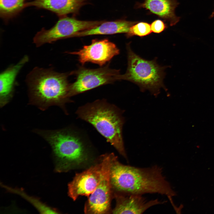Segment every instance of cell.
Masks as SVG:
<instances>
[{
    "mask_svg": "<svg viewBox=\"0 0 214 214\" xmlns=\"http://www.w3.org/2000/svg\"><path fill=\"white\" fill-rule=\"evenodd\" d=\"M152 31L151 25L145 22H138L130 28L129 32L126 34L128 38L133 36L143 37L149 35Z\"/></svg>",
    "mask_w": 214,
    "mask_h": 214,
    "instance_id": "ac0fdd59",
    "label": "cell"
},
{
    "mask_svg": "<svg viewBox=\"0 0 214 214\" xmlns=\"http://www.w3.org/2000/svg\"><path fill=\"white\" fill-rule=\"evenodd\" d=\"M102 171L101 160L82 172L76 174L68 185L69 196L74 201L81 196L89 197L99 184Z\"/></svg>",
    "mask_w": 214,
    "mask_h": 214,
    "instance_id": "30bf717a",
    "label": "cell"
},
{
    "mask_svg": "<svg viewBox=\"0 0 214 214\" xmlns=\"http://www.w3.org/2000/svg\"><path fill=\"white\" fill-rule=\"evenodd\" d=\"M112 154L102 157L101 179L97 187L89 196L84 212L86 214H105L110 209L112 187L110 177Z\"/></svg>",
    "mask_w": 214,
    "mask_h": 214,
    "instance_id": "52a82bcc",
    "label": "cell"
},
{
    "mask_svg": "<svg viewBox=\"0 0 214 214\" xmlns=\"http://www.w3.org/2000/svg\"><path fill=\"white\" fill-rule=\"evenodd\" d=\"M28 56L25 55L16 64L12 65L0 75V106L3 107L12 97L16 77L21 68L28 62Z\"/></svg>",
    "mask_w": 214,
    "mask_h": 214,
    "instance_id": "4fadbf2b",
    "label": "cell"
},
{
    "mask_svg": "<svg viewBox=\"0 0 214 214\" xmlns=\"http://www.w3.org/2000/svg\"><path fill=\"white\" fill-rule=\"evenodd\" d=\"M67 53L77 56L82 65L89 62L102 66L119 54V50L114 43L105 39L93 40L90 44L84 46L78 51Z\"/></svg>",
    "mask_w": 214,
    "mask_h": 214,
    "instance_id": "9c48e42d",
    "label": "cell"
},
{
    "mask_svg": "<svg viewBox=\"0 0 214 214\" xmlns=\"http://www.w3.org/2000/svg\"><path fill=\"white\" fill-rule=\"evenodd\" d=\"M128 66L126 73L119 74L117 80H126L137 85L142 91L147 90L155 95L160 89L166 88L163 81L165 67L159 65L155 60L148 61L135 54L129 44L127 45Z\"/></svg>",
    "mask_w": 214,
    "mask_h": 214,
    "instance_id": "5b68a950",
    "label": "cell"
},
{
    "mask_svg": "<svg viewBox=\"0 0 214 214\" xmlns=\"http://www.w3.org/2000/svg\"><path fill=\"white\" fill-rule=\"evenodd\" d=\"M76 80L70 84L69 96L71 97L117 80L119 70L108 66L95 69L81 67L75 72Z\"/></svg>",
    "mask_w": 214,
    "mask_h": 214,
    "instance_id": "ba28073f",
    "label": "cell"
},
{
    "mask_svg": "<svg viewBox=\"0 0 214 214\" xmlns=\"http://www.w3.org/2000/svg\"><path fill=\"white\" fill-rule=\"evenodd\" d=\"M25 0H0V15L8 19L17 15L25 7Z\"/></svg>",
    "mask_w": 214,
    "mask_h": 214,
    "instance_id": "2e32d148",
    "label": "cell"
},
{
    "mask_svg": "<svg viewBox=\"0 0 214 214\" xmlns=\"http://www.w3.org/2000/svg\"><path fill=\"white\" fill-rule=\"evenodd\" d=\"M214 16V10L212 13V14H211V15L210 16V18H212Z\"/></svg>",
    "mask_w": 214,
    "mask_h": 214,
    "instance_id": "ffe728a7",
    "label": "cell"
},
{
    "mask_svg": "<svg viewBox=\"0 0 214 214\" xmlns=\"http://www.w3.org/2000/svg\"><path fill=\"white\" fill-rule=\"evenodd\" d=\"M79 118L92 125L127 160L122 135L124 119L121 111L105 100H97L78 108Z\"/></svg>",
    "mask_w": 214,
    "mask_h": 214,
    "instance_id": "3957f363",
    "label": "cell"
},
{
    "mask_svg": "<svg viewBox=\"0 0 214 214\" xmlns=\"http://www.w3.org/2000/svg\"><path fill=\"white\" fill-rule=\"evenodd\" d=\"M152 32L156 33H160L167 28L166 24L162 20L157 19L153 21L151 24Z\"/></svg>",
    "mask_w": 214,
    "mask_h": 214,
    "instance_id": "d6986e66",
    "label": "cell"
},
{
    "mask_svg": "<svg viewBox=\"0 0 214 214\" xmlns=\"http://www.w3.org/2000/svg\"><path fill=\"white\" fill-rule=\"evenodd\" d=\"M110 177L112 188L117 193L141 195L157 193L166 196L171 201L176 195L161 167L155 165L140 168L125 165L112 153Z\"/></svg>",
    "mask_w": 214,
    "mask_h": 214,
    "instance_id": "6da1fadb",
    "label": "cell"
},
{
    "mask_svg": "<svg viewBox=\"0 0 214 214\" xmlns=\"http://www.w3.org/2000/svg\"><path fill=\"white\" fill-rule=\"evenodd\" d=\"M137 21H131L124 19L104 21L98 26L91 29L77 32L71 37H82L95 35L128 34L130 28Z\"/></svg>",
    "mask_w": 214,
    "mask_h": 214,
    "instance_id": "9a60e30c",
    "label": "cell"
},
{
    "mask_svg": "<svg viewBox=\"0 0 214 214\" xmlns=\"http://www.w3.org/2000/svg\"><path fill=\"white\" fill-rule=\"evenodd\" d=\"M69 75L56 72L52 68H34L26 78L29 104L42 111L58 106L66 112L65 105L70 101Z\"/></svg>",
    "mask_w": 214,
    "mask_h": 214,
    "instance_id": "7a4b0ae2",
    "label": "cell"
},
{
    "mask_svg": "<svg viewBox=\"0 0 214 214\" xmlns=\"http://www.w3.org/2000/svg\"><path fill=\"white\" fill-rule=\"evenodd\" d=\"M2 186L9 192L16 193L30 202L41 213H58L56 209L51 207L36 198L29 196L21 189L13 188L2 185Z\"/></svg>",
    "mask_w": 214,
    "mask_h": 214,
    "instance_id": "e0dca14e",
    "label": "cell"
},
{
    "mask_svg": "<svg viewBox=\"0 0 214 214\" xmlns=\"http://www.w3.org/2000/svg\"><path fill=\"white\" fill-rule=\"evenodd\" d=\"M88 0H31L25 7L33 6L49 10L60 17L78 13L81 8Z\"/></svg>",
    "mask_w": 214,
    "mask_h": 214,
    "instance_id": "7c38bea8",
    "label": "cell"
},
{
    "mask_svg": "<svg viewBox=\"0 0 214 214\" xmlns=\"http://www.w3.org/2000/svg\"><path fill=\"white\" fill-rule=\"evenodd\" d=\"M104 21H81L66 16L60 17L50 29H43L38 32L33 38V43L37 47H39L59 40L70 38L77 32L93 28Z\"/></svg>",
    "mask_w": 214,
    "mask_h": 214,
    "instance_id": "8992f818",
    "label": "cell"
},
{
    "mask_svg": "<svg viewBox=\"0 0 214 214\" xmlns=\"http://www.w3.org/2000/svg\"><path fill=\"white\" fill-rule=\"evenodd\" d=\"M116 204L112 210L114 214H142L150 207L166 202L158 199L147 200L142 195L116 193Z\"/></svg>",
    "mask_w": 214,
    "mask_h": 214,
    "instance_id": "8fae6325",
    "label": "cell"
},
{
    "mask_svg": "<svg viewBox=\"0 0 214 214\" xmlns=\"http://www.w3.org/2000/svg\"><path fill=\"white\" fill-rule=\"evenodd\" d=\"M179 3L176 0H144L142 3H138V8H144L153 14L169 22L171 26L175 25L180 17L175 13V8Z\"/></svg>",
    "mask_w": 214,
    "mask_h": 214,
    "instance_id": "5bb4252c",
    "label": "cell"
},
{
    "mask_svg": "<svg viewBox=\"0 0 214 214\" xmlns=\"http://www.w3.org/2000/svg\"><path fill=\"white\" fill-rule=\"evenodd\" d=\"M34 131L51 147L56 172H67L88 162L89 154L83 141L69 130L35 129Z\"/></svg>",
    "mask_w": 214,
    "mask_h": 214,
    "instance_id": "277c9868",
    "label": "cell"
}]
</instances>
